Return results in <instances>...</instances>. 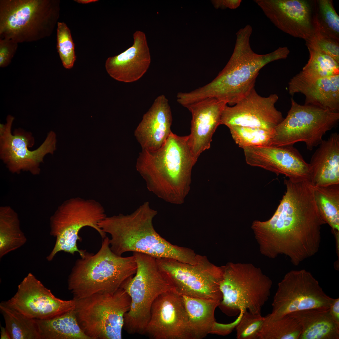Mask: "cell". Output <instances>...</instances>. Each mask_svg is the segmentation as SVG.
Wrapping results in <instances>:
<instances>
[{
    "label": "cell",
    "mask_w": 339,
    "mask_h": 339,
    "mask_svg": "<svg viewBox=\"0 0 339 339\" xmlns=\"http://www.w3.org/2000/svg\"><path fill=\"white\" fill-rule=\"evenodd\" d=\"M286 191L272 217L254 221L251 228L264 256L288 257L298 265L317 253L321 229L326 223L316 203L314 187L308 179H285Z\"/></svg>",
    "instance_id": "cell-1"
},
{
    "label": "cell",
    "mask_w": 339,
    "mask_h": 339,
    "mask_svg": "<svg viewBox=\"0 0 339 339\" xmlns=\"http://www.w3.org/2000/svg\"><path fill=\"white\" fill-rule=\"evenodd\" d=\"M252 32L249 24L239 30L233 54L225 67L208 83L186 92L185 97L188 103L213 97L234 105L255 88L261 68L270 62L288 57L290 51L285 46L266 54L255 52L250 43Z\"/></svg>",
    "instance_id": "cell-2"
},
{
    "label": "cell",
    "mask_w": 339,
    "mask_h": 339,
    "mask_svg": "<svg viewBox=\"0 0 339 339\" xmlns=\"http://www.w3.org/2000/svg\"><path fill=\"white\" fill-rule=\"evenodd\" d=\"M197 161L189 135L172 132L157 150H142L136 168L149 191L166 202L181 204L190 190L192 170Z\"/></svg>",
    "instance_id": "cell-3"
},
{
    "label": "cell",
    "mask_w": 339,
    "mask_h": 339,
    "mask_svg": "<svg viewBox=\"0 0 339 339\" xmlns=\"http://www.w3.org/2000/svg\"><path fill=\"white\" fill-rule=\"evenodd\" d=\"M157 214L146 202L131 214L106 217L98 225L110 235V249L119 256L127 252H138L195 264L197 254L193 250L173 245L157 232L153 221Z\"/></svg>",
    "instance_id": "cell-4"
},
{
    "label": "cell",
    "mask_w": 339,
    "mask_h": 339,
    "mask_svg": "<svg viewBox=\"0 0 339 339\" xmlns=\"http://www.w3.org/2000/svg\"><path fill=\"white\" fill-rule=\"evenodd\" d=\"M109 240L106 236L97 253L86 251L76 261L67 281L73 299L114 292L135 274L137 264L134 256L116 255L110 249Z\"/></svg>",
    "instance_id": "cell-5"
},
{
    "label": "cell",
    "mask_w": 339,
    "mask_h": 339,
    "mask_svg": "<svg viewBox=\"0 0 339 339\" xmlns=\"http://www.w3.org/2000/svg\"><path fill=\"white\" fill-rule=\"evenodd\" d=\"M133 255L137 262L136 272L121 287L131 299L123 328L130 334L144 335L153 303L159 295L175 288L156 257L138 252H133Z\"/></svg>",
    "instance_id": "cell-6"
},
{
    "label": "cell",
    "mask_w": 339,
    "mask_h": 339,
    "mask_svg": "<svg viewBox=\"0 0 339 339\" xmlns=\"http://www.w3.org/2000/svg\"><path fill=\"white\" fill-rule=\"evenodd\" d=\"M60 10L59 0H0V38L18 43L49 37Z\"/></svg>",
    "instance_id": "cell-7"
},
{
    "label": "cell",
    "mask_w": 339,
    "mask_h": 339,
    "mask_svg": "<svg viewBox=\"0 0 339 339\" xmlns=\"http://www.w3.org/2000/svg\"><path fill=\"white\" fill-rule=\"evenodd\" d=\"M222 268L221 310L229 316L236 315L241 309L261 314L270 295L272 280L251 263L229 262Z\"/></svg>",
    "instance_id": "cell-8"
},
{
    "label": "cell",
    "mask_w": 339,
    "mask_h": 339,
    "mask_svg": "<svg viewBox=\"0 0 339 339\" xmlns=\"http://www.w3.org/2000/svg\"><path fill=\"white\" fill-rule=\"evenodd\" d=\"M75 299L78 323L90 339H122L124 316L131 304V298L123 288Z\"/></svg>",
    "instance_id": "cell-9"
},
{
    "label": "cell",
    "mask_w": 339,
    "mask_h": 339,
    "mask_svg": "<svg viewBox=\"0 0 339 339\" xmlns=\"http://www.w3.org/2000/svg\"><path fill=\"white\" fill-rule=\"evenodd\" d=\"M106 217L103 207L94 200L77 197L65 201L50 219V234L56 238V241L46 259L51 261L61 251L72 255L77 252L83 257L86 251L78 248V241L82 240L79 232L83 227H90L104 239L106 233L98 224Z\"/></svg>",
    "instance_id": "cell-10"
},
{
    "label": "cell",
    "mask_w": 339,
    "mask_h": 339,
    "mask_svg": "<svg viewBox=\"0 0 339 339\" xmlns=\"http://www.w3.org/2000/svg\"><path fill=\"white\" fill-rule=\"evenodd\" d=\"M286 117L274 129L271 146H293L303 142L311 151L323 141L327 132L337 124L339 112L301 105L293 98Z\"/></svg>",
    "instance_id": "cell-11"
},
{
    "label": "cell",
    "mask_w": 339,
    "mask_h": 339,
    "mask_svg": "<svg viewBox=\"0 0 339 339\" xmlns=\"http://www.w3.org/2000/svg\"><path fill=\"white\" fill-rule=\"evenodd\" d=\"M156 260L180 295L222 300L220 284L223 276L222 266L212 263L206 256L198 254L197 262L195 264L168 258H156Z\"/></svg>",
    "instance_id": "cell-12"
},
{
    "label": "cell",
    "mask_w": 339,
    "mask_h": 339,
    "mask_svg": "<svg viewBox=\"0 0 339 339\" xmlns=\"http://www.w3.org/2000/svg\"><path fill=\"white\" fill-rule=\"evenodd\" d=\"M14 118L8 115L5 124L0 126V156L9 170L19 173L21 171L30 172L33 175L40 173V164L46 154L54 153L56 149L55 133H48L42 144L36 149L30 151L28 148L35 144L32 133L21 128L15 129L13 134L11 128Z\"/></svg>",
    "instance_id": "cell-13"
},
{
    "label": "cell",
    "mask_w": 339,
    "mask_h": 339,
    "mask_svg": "<svg viewBox=\"0 0 339 339\" xmlns=\"http://www.w3.org/2000/svg\"><path fill=\"white\" fill-rule=\"evenodd\" d=\"M334 300L326 294L310 272L292 270L278 283L270 314L279 318L296 311L329 308Z\"/></svg>",
    "instance_id": "cell-14"
},
{
    "label": "cell",
    "mask_w": 339,
    "mask_h": 339,
    "mask_svg": "<svg viewBox=\"0 0 339 339\" xmlns=\"http://www.w3.org/2000/svg\"><path fill=\"white\" fill-rule=\"evenodd\" d=\"M8 306L31 318L47 320L56 317L75 308L76 300L61 299L31 273L18 286L15 294L4 301Z\"/></svg>",
    "instance_id": "cell-15"
},
{
    "label": "cell",
    "mask_w": 339,
    "mask_h": 339,
    "mask_svg": "<svg viewBox=\"0 0 339 339\" xmlns=\"http://www.w3.org/2000/svg\"><path fill=\"white\" fill-rule=\"evenodd\" d=\"M145 334L153 339H192L182 296L175 289L153 303Z\"/></svg>",
    "instance_id": "cell-16"
},
{
    "label": "cell",
    "mask_w": 339,
    "mask_h": 339,
    "mask_svg": "<svg viewBox=\"0 0 339 339\" xmlns=\"http://www.w3.org/2000/svg\"><path fill=\"white\" fill-rule=\"evenodd\" d=\"M276 94L267 97L259 95L255 88L234 106L226 105L222 113L220 125L253 127L274 131L284 119L275 104Z\"/></svg>",
    "instance_id": "cell-17"
},
{
    "label": "cell",
    "mask_w": 339,
    "mask_h": 339,
    "mask_svg": "<svg viewBox=\"0 0 339 339\" xmlns=\"http://www.w3.org/2000/svg\"><path fill=\"white\" fill-rule=\"evenodd\" d=\"M247 164L260 167L291 180L311 181L309 164L293 146L247 147L243 148Z\"/></svg>",
    "instance_id": "cell-18"
},
{
    "label": "cell",
    "mask_w": 339,
    "mask_h": 339,
    "mask_svg": "<svg viewBox=\"0 0 339 339\" xmlns=\"http://www.w3.org/2000/svg\"><path fill=\"white\" fill-rule=\"evenodd\" d=\"M274 25L283 32L306 40L313 33V9L305 0H255Z\"/></svg>",
    "instance_id": "cell-19"
},
{
    "label": "cell",
    "mask_w": 339,
    "mask_h": 339,
    "mask_svg": "<svg viewBox=\"0 0 339 339\" xmlns=\"http://www.w3.org/2000/svg\"><path fill=\"white\" fill-rule=\"evenodd\" d=\"M227 105L225 101L210 97L184 106L192 114L189 139L196 160L201 153L210 148L212 136L220 125L222 113Z\"/></svg>",
    "instance_id": "cell-20"
},
{
    "label": "cell",
    "mask_w": 339,
    "mask_h": 339,
    "mask_svg": "<svg viewBox=\"0 0 339 339\" xmlns=\"http://www.w3.org/2000/svg\"><path fill=\"white\" fill-rule=\"evenodd\" d=\"M133 36L132 46L117 55L109 57L105 62L107 72L118 81L131 83L138 80L150 64V53L145 33L137 30Z\"/></svg>",
    "instance_id": "cell-21"
},
{
    "label": "cell",
    "mask_w": 339,
    "mask_h": 339,
    "mask_svg": "<svg viewBox=\"0 0 339 339\" xmlns=\"http://www.w3.org/2000/svg\"><path fill=\"white\" fill-rule=\"evenodd\" d=\"M172 121L168 100L164 95H160L143 115L134 132L142 149L154 151L159 148L172 132Z\"/></svg>",
    "instance_id": "cell-22"
},
{
    "label": "cell",
    "mask_w": 339,
    "mask_h": 339,
    "mask_svg": "<svg viewBox=\"0 0 339 339\" xmlns=\"http://www.w3.org/2000/svg\"><path fill=\"white\" fill-rule=\"evenodd\" d=\"M289 94L301 93L305 97L304 104L339 112V75L313 78L300 72L288 82Z\"/></svg>",
    "instance_id": "cell-23"
},
{
    "label": "cell",
    "mask_w": 339,
    "mask_h": 339,
    "mask_svg": "<svg viewBox=\"0 0 339 339\" xmlns=\"http://www.w3.org/2000/svg\"><path fill=\"white\" fill-rule=\"evenodd\" d=\"M319 146L309 164L312 184L324 186L339 184V134L331 133Z\"/></svg>",
    "instance_id": "cell-24"
},
{
    "label": "cell",
    "mask_w": 339,
    "mask_h": 339,
    "mask_svg": "<svg viewBox=\"0 0 339 339\" xmlns=\"http://www.w3.org/2000/svg\"><path fill=\"white\" fill-rule=\"evenodd\" d=\"M295 318L302 328L299 339H339V326L334 321L329 308H313L287 315Z\"/></svg>",
    "instance_id": "cell-25"
},
{
    "label": "cell",
    "mask_w": 339,
    "mask_h": 339,
    "mask_svg": "<svg viewBox=\"0 0 339 339\" xmlns=\"http://www.w3.org/2000/svg\"><path fill=\"white\" fill-rule=\"evenodd\" d=\"M188 318L192 339H202L211 334L216 321L214 312L220 301L181 295Z\"/></svg>",
    "instance_id": "cell-26"
},
{
    "label": "cell",
    "mask_w": 339,
    "mask_h": 339,
    "mask_svg": "<svg viewBox=\"0 0 339 339\" xmlns=\"http://www.w3.org/2000/svg\"><path fill=\"white\" fill-rule=\"evenodd\" d=\"M35 319L41 339H90L80 327L74 309L49 319Z\"/></svg>",
    "instance_id": "cell-27"
},
{
    "label": "cell",
    "mask_w": 339,
    "mask_h": 339,
    "mask_svg": "<svg viewBox=\"0 0 339 339\" xmlns=\"http://www.w3.org/2000/svg\"><path fill=\"white\" fill-rule=\"evenodd\" d=\"M27 239L17 213L9 206L0 208V258L23 245Z\"/></svg>",
    "instance_id": "cell-28"
},
{
    "label": "cell",
    "mask_w": 339,
    "mask_h": 339,
    "mask_svg": "<svg viewBox=\"0 0 339 339\" xmlns=\"http://www.w3.org/2000/svg\"><path fill=\"white\" fill-rule=\"evenodd\" d=\"M0 311L11 339H41L35 319L31 318L7 305L0 304Z\"/></svg>",
    "instance_id": "cell-29"
},
{
    "label": "cell",
    "mask_w": 339,
    "mask_h": 339,
    "mask_svg": "<svg viewBox=\"0 0 339 339\" xmlns=\"http://www.w3.org/2000/svg\"><path fill=\"white\" fill-rule=\"evenodd\" d=\"M302 330L294 318L286 315L274 318L269 314L264 317L258 339H299Z\"/></svg>",
    "instance_id": "cell-30"
},
{
    "label": "cell",
    "mask_w": 339,
    "mask_h": 339,
    "mask_svg": "<svg viewBox=\"0 0 339 339\" xmlns=\"http://www.w3.org/2000/svg\"><path fill=\"white\" fill-rule=\"evenodd\" d=\"M314 187L319 212L333 231H339V184Z\"/></svg>",
    "instance_id": "cell-31"
},
{
    "label": "cell",
    "mask_w": 339,
    "mask_h": 339,
    "mask_svg": "<svg viewBox=\"0 0 339 339\" xmlns=\"http://www.w3.org/2000/svg\"><path fill=\"white\" fill-rule=\"evenodd\" d=\"M309 52L307 63L300 72L313 78H322L339 75V63L333 58L318 49L306 46Z\"/></svg>",
    "instance_id": "cell-32"
},
{
    "label": "cell",
    "mask_w": 339,
    "mask_h": 339,
    "mask_svg": "<svg viewBox=\"0 0 339 339\" xmlns=\"http://www.w3.org/2000/svg\"><path fill=\"white\" fill-rule=\"evenodd\" d=\"M228 127L235 143L243 149L247 147L271 146L274 130L238 126Z\"/></svg>",
    "instance_id": "cell-33"
},
{
    "label": "cell",
    "mask_w": 339,
    "mask_h": 339,
    "mask_svg": "<svg viewBox=\"0 0 339 339\" xmlns=\"http://www.w3.org/2000/svg\"><path fill=\"white\" fill-rule=\"evenodd\" d=\"M314 6L320 27L332 39L339 42V16L331 0H318Z\"/></svg>",
    "instance_id": "cell-34"
},
{
    "label": "cell",
    "mask_w": 339,
    "mask_h": 339,
    "mask_svg": "<svg viewBox=\"0 0 339 339\" xmlns=\"http://www.w3.org/2000/svg\"><path fill=\"white\" fill-rule=\"evenodd\" d=\"M313 6V33L310 37L305 40L306 45L315 48L325 52L339 63V42L329 36L321 30Z\"/></svg>",
    "instance_id": "cell-35"
},
{
    "label": "cell",
    "mask_w": 339,
    "mask_h": 339,
    "mask_svg": "<svg viewBox=\"0 0 339 339\" xmlns=\"http://www.w3.org/2000/svg\"><path fill=\"white\" fill-rule=\"evenodd\" d=\"M56 46L63 67L72 68L76 60L74 44L70 29L63 22L57 23Z\"/></svg>",
    "instance_id": "cell-36"
},
{
    "label": "cell",
    "mask_w": 339,
    "mask_h": 339,
    "mask_svg": "<svg viewBox=\"0 0 339 339\" xmlns=\"http://www.w3.org/2000/svg\"><path fill=\"white\" fill-rule=\"evenodd\" d=\"M264 320L261 314L245 310L235 328L237 339H258V335Z\"/></svg>",
    "instance_id": "cell-37"
},
{
    "label": "cell",
    "mask_w": 339,
    "mask_h": 339,
    "mask_svg": "<svg viewBox=\"0 0 339 339\" xmlns=\"http://www.w3.org/2000/svg\"><path fill=\"white\" fill-rule=\"evenodd\" d=\"M18 43L6 38H0V67H7L16 52Z\"/></svg>",
    "instance_id": "cell-38"
},
{
    "label": "cell",
    "mask_w": 339,
    "mask_h": 339,
    "mask_svg": "<svg viewBox=\"0 0 339 339\" xmlns=\"http://www.w3.org/2000/svg\"><path fill=\"white\" fill-rule=\"evenodd\" d=\"M245 310H240L239 315L234 322L227 324H223L216 321L213 326L211 334L221 336H226L231 333L239 321Z\"/></svg>",
    "instance_id": "cell-39"
},
{
    "label": "cell",
    "mask_w": 339,
    "mask_h": 339,
    "mask_svg": "<svg viewBox=\"0 0 339 339\" xmlns=\"http://www.w3.org/2000/svg\"><path fill=\"white\" fill-rule=\"evenodd\" d=\"M242 1L241 0H214L213 3L217 8H219L224 9L228 8L235 9L239 7Z\"/></svg>",
    "instance_id": "cell-40"
},
{
    "label": "cell",
    "mask_w": 339,
    "mask_h": 339,
    "mask_svg": "<svg viewBox=\"0 0 339 339\" xmlns=\"http://www.w3.org/2000/svg\"><path fill=\"white\" fill-rule=\"evenodd\" d=\"M330 313L334 322L339 326V298L334 299L330 306Z\"/></svg>",
    "instance_id": "cell-41"
},
{
    "label": "cell",
    "mask_w": 339,
    "mask_h": 339,
    "mask_svg": "<svg viewBox=\"0 0 339 339\" xmlns=\"http://www.w3.org/2000/svg\"><path fill=\"white\" fill-rule=\"evenodd\" d=\"M1 339H11L10 335L5 327L0 326Z\"/></svg>",
    "instance_id": "cell-42"
},
{
    "label": "cell",
    "mask_w": 339,
    "mask_h": 339,
    "mask_svg": "<svg viewBox=\"0 0 339 339\" xmlns=\"http://www.w3.org/2000/svg\"><path fill=\"white\" fill-rule=\"evenodd\" d=\"M98 0H75L74 1L81 4H88L97 2Z\"/></svg>",
    "instance_id": "cell-43"
}]
</instances>
